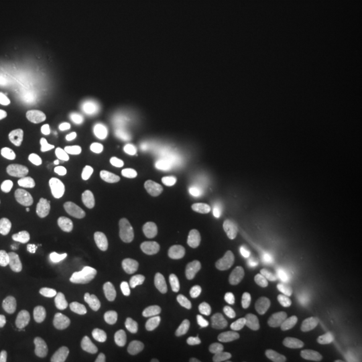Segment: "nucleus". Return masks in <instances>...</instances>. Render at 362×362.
I'll list each match as a JSON object with an SVG mask.
<instances>
[{
	"instance_id": "1",
	"label": "nucleus",
	"mask_w": 362,
	"mask_h": 362,
	"mask_svg": "<svg viewBox=\"0 0 362 362\" xmlns=\"http://www.w3.org/2000/svg\"><path fill=\"white\" fill-rule=\"evenodd\" d=\"M27 338V322L16 309H0V341Z\"/></svg>"
}]
</instances>
